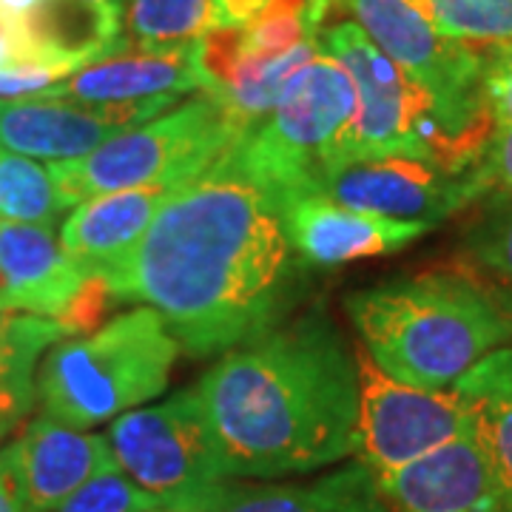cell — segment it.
Wrapping results in <instances>:
<instances>
[{
  "label": "cell",
  "mask_w": 512,
  "mask_h": 512,
  "mask_svg": "<svg viewBox=\"0 0 512 512\" xmlns=\"http://www.w3.org/2000/svg\"><path fill=\"white\" fill-rule=\"evenodd\" d=\"M66 339L55 319L0 308V441L29 416L37 396V362Z\"/></svg>",
  "instance_id": "obj_22"
},
{
  "label": "cell",
  "mask_w": 512,
  "mask_h": 512,
  "mask_svg": "<svg viewBox=\"0 0 512 512\" xmlns=\"http://www.w3.org/2000/svg\"><path fill=\"white\" fill-rule=\"evenodd\" d=\"M120 18L126 49L146 52L197 43L220 26L217 0H123Z\"/></svg>",
  "instance_id": "obj_23"
},
{
  "label": "cell",
  "mask_w": 512,
  "mask_h": 512,
  "mask_svg": "<svg viewBox=\"0 0 512 512\" xmlns=\"http://www.w3.org/2000/svg\"><path fill=\"white\" fill-rule=\"evenodd\" d=\"M211 512H393L373 473L348 461L308 484H231Z\"/></svg>",
  "instance_id": "obj_20"
},
{
  "label": "cell",
  "mask_w": 512,
  "mask_h": 512,
  "mask_svg": "<svg viewBox=\"0 0 512 512\" xmlns=\"http://www.w3.org/2000/svg\"><path fill=\"white\" fill-rule=\"evenodd\" d=\"M476 165L490 185V194L512 197V126H495L493 137Z\"/></svg>",
  "instance_id": "obj_29"
},
{
  "label": "cell",
  "mask_w": 512,
  "mask_h": 512,
  "mask_svg": "<svg viewBox=\"0 0 512 512\" xmlns=\"http://www.w3.org/2000/svg\"><path fill=\"white\" fill-rule=\"evenodd\" d=\"M439 35L467 46H510L512 0H407Z\"/></svg>",
  "instance_id": "obj_25"
},
{
  "label": "cell",
  "mask_w": 512,
  "mask_h": 512,
  "mask_svg": "<svg viewBox=\"0 0 512 512\" xmlns=\"http://www.w3.org/2000/svg\"><path fill=\"white\" fill-rule=\"evenodd\" d=\"M370 362L424 390L453 384L512 342V299L461 271H424L345 299Z\"/></svg>",
  "instance_id": "obj_3"
},
{
  "label": "cell",
  "mask_w": 512,
  "mask_h": 512,
  "mask_svg": "<svg viewBox=\"0 0 512 512\" xmlns=\"http://www.w3.org/2000/svg\"><path fill=\"white\" fill-rule=\"evenodd\" d=\"M171 188H128L80 202L60 245L86 279L109 282L126 265Z\"/></svg>",
  "instance_id": "obj_18"
},
{
  "label": "cell",
  "mask_w": 512,
  "mask_h": 512,
  "mask_svg": "<svg viewBox=\"0 0 512 512\" xmlns=\"http://www.w3.org/2000/svg\"><path fill=\"white\" fill-rule=\"evenodd\" d=\"M484 103L495 126H512V43L484 55Z\"/></svg>",
  "instance_id": "obj_28"
},
{
  "label": "cell",
  "mask_w": 512,
  "mask_h": 512,
  "mask_svg": "<svg viewBox=\"0 0 512 512\" xmlns=\"http://www.w3.org/2000/svg\"><path fill=\"white\" fill-rule=\"evenodd\" d=\"M316 43L319 52L333 57L356 86V114L345 140V160L410 157L430 163V94L419 89L353 20L319 29Z\"/></svg>",
  "instance_id": "obj_9"
},
{
  "label": "cell",
  "mask_w": 512,
  "mask_h": 512,
  "mask_svg": "<svg viewBox=\"0 0 512 512\" xmlns=\"http://www.w3.org/2000/svg\"><path fill=\"white\" fill-rule=\"evenodd\" d=\"M0 512H29L23 504V493H20L15 470H12L3 450H0Z\"/></svg>",
  "instance_id": "obj_31"
},
{
  "label": "cell",
  "mask_w": 512,
  "mask_h": 512,
  "mask_svg": "<svg viewBox=\"0 0 512 512\" xmlns=\"http://www.w3.org/2000/svg\"><path fill=\"white\" fill-rule=\"evenodd\" d=\"M353 114L356 86L350 74L319 52L293 74L274 109L239 134L231 151L248 177L282 205L313 194L322 174L345 160Z\"/></svg>",
  "instance_id": "obj_6"
},
{
  "label": "cell",
  "mask_w": 512,
  "mask_h": 512,
  "mask_svg": "<svg viewBox=\"0 0 512 512\" xmlns=\"http://www.w3.org/2000/svg\"><path fill=\"white\" fill-rule=\"evenodd\" d=\"M18 23L37 66L55 77L126 52L120 6L109 0H40Z\"/></svg>",
  "instance_id": "obj_19"
},
{
  "label": "cell",
  "mask_w": 512,
  "mask_h": 512,
  "mask_svg": "<svg viewBox=\"0 0 512 512\" xmlns=\"http://www.w3.org/2000/svg\"><path fill=\"white\" fill-rule=\"evenodd\" d=\"M276 208L299 262L311 268H339L353 259L396 254L433 231V225L424 222L359 214L319 194L291 197Z\"/></svg>",
  "instance_id": "obj_14"
},
{
  "label": "cell",
  "mask_w": 512,
  "mask_h": 512,
  "mask_svg": "<svg viewBox=\"0 0 512 512\" xmlns=\"http://www.w3.org/2000/svg\"><path fill=\"white\" fill-rule=\"evenodd\" d=\"M109 3H117V6H120V3H123V0H109Z\"/></svg>",
  "instance_id": "obj_33"
},
{
  "label": "cell",
  "mask_w": 512,
  "mask_h": 512,
  "mask_svg": "<svg viewBox=\"0 0 512 512\" xmlns=\"http://www.w3.org/2000/svg\"><path fill=\"white\" fill-rule=\"evenodd\" d=\"M69 205L46 165L0 151V222L55 228Z\"/></svg>",
  "instance_id": "obj_24"
},
{
  "label": "cell",
  "mask_w": 512,
  "mask_h": 512,
  "mask_svg": "<svg viewBox=\"0 0 512 512\" xmlns=\"http://www.w3.org/2000/svg\"><path fill=\"white\" fill-rule=\"evenodd\" d=\"M470 413L473 436L512 498V348L484 356L453 384Z\"/></svg>",
  "instance_id": "obj_21"
},
{
  "label": "cell",
  "mask_w": 512,
  "mask_h": 512,
  "mask_svg": "<svg viewBox=\"0 0 512 512\" xmlns=\"http://www.w3.org/2000/svg\"><path fill=\"white\" fill-rule=\"evenodd\" d=\"M464 234V251L512 291V197L487 194Z\"/></svg>",
  "instance_id": "obj_26"
},
{
  "label": "cell",
  "mask_w": 512,
  "mask_h": 512,
  "mask_svg": "<svg viewBox=\"0 0 512 512\" xmlns=\"http://www.w3.org/2000/svg\"><path fill=\"white\" fill-rule=\"evenodd\" d=\"M117 467L163 512H211L234 484L222 470L194 387L111 421Z\"/></svg>",
  "instance_id": "obj_8"
},
{
  "label": "cell",
  "mask_w": 512,
  "mask_h": 512,
  "mask_svg": "<svg viewBox=\"0 0 512 512\" xmlns=\"http://www.w3.org/2000/svg\"><path fill=\"white\" fill-rule=\"evenodd\" d=\"M86 276L77 271L55 228L0 222V308L60 322Z\"/></svg>",
  "instance_id": "obj_17"
},
{
  "label": "cell",
  "mask_w": 512,
  "mask_h": 512,
  "mask_svg": "<svg viewBox=\"0 0 512 512\" xmlns=\"http://www.w3.org/2000/svg\"><path fill=\"white\" fill-rule=\"evenodd\" d=\"M177 100L180 97H160L114 106H89L46 94L0 100V146L49 163L80 160L111 137L174 109Z\"/></svg>",
  "instance_id": "obj_12"
},
{
  "label": "cell",
  "mask_w": 512,
  "mask_h": 512,
  "mask_svg": "<svg viewBox=\"0 0 512 512\" xmlns=\"http://www.w3.org/2000/svg\"><path fill=\"white\" fill-rule=\"evenodd\" d=\"M313 194L359 214L424 222L436 228L467 205L484 200L490 185L478 165L464 174H453L424 160L376 157L333 165L322 174Z\"/></svg>",
  "instance_id": "obj_11"
},
{
  "label": "cell",
  "mask_w": 512,
  "mask_h": 512,
  "mask_svg": "<svg viewBox=\"0 0 512 512\" xmlns=\"http://www.w3.org/2000/svg\"><path fill=\"white\" fill-rule=\"evenodd\" d=\"M393 512H512V498L473 433L376 481Z\"/></svg>",
  "instance_id": "obj_13"
},
{
  "label": "cell",
  "mask_w": 512,
  "mask_h": 512,
  "mask_svg": "<svg viewBox=\"0 0 512 512\" xmlns=\"http://www.w3.org/2000/svg\"><path fill=\"white\" fill-rule=\"evenodd\" d=\"M191 92H211V77L202 69L200 60V40L165 52H117L77 69L43 94L89 106H114L183 97Z\"/></svg>",
  "instance_id": "obj_16"
},
{
  "label": "cell",
  "mask_w": 512,
  "mask_h": 512,
  "mask_svg": "<svg viewBox=\"0 0 512 512\" xmlns=\"http://www.w3.org/2000/svg\"><path fill=\"white\" fill-rule=\"evenodd\" d=\"M359 416L356 450L373 478L390 476L450 441L473 433L470 413L453 390H424L396 382L356 350Z\"/></svg>",
  "instance_id": "obj_10"
},
{
  "label": "cell",
  "mask_w": 512,
  "mask_h": 512,
  "mask_svg": "<svg viewBox=\"0 0 512 512\" xmlns=\"http://www.w3.org/2000/svg\"><path fill=\"white\" fill-rule=\"evenodd\" d=\"M299 268L276 202L228 148L165 194L106 288L160 313L188 356H214L282 322Z\"/></svg>",
  "instance_id": "obj_1"
},
{
  "label": "cell",
  "mask_w": 512,
  "mask_h": 512,
  "mask_svg": "<svg viewBox=\"0 0 512 512\" xmlns=\"http://www.w3.org/2000/svg\"><path fill=\"white\" fill-rule=\"evenodd\" d=\"M177 353V339L146 305L114 316L92 336L63 339L37 370L43 416L89 430L137 410L163 393Z\"/></svg>",
  "instance_id": "obj_5"
},
{
  "label": "cell",
  "mask_w": 512,
  "mask_h": 512,
  "mask_svg": "<svg viewBox=\"0 0 512 512\" xmlns=\"http://www.w3.org/2000/svg\"><path fill=\"white\" fill-rule=\"evenodd\" d=\"M40 0H0V15L6 18H23Z\"/></svg>",
  "instance_id": "obj_32"
},
{
  "label": "cell",
  "mask_w": 512,
  "mask_h": 512,
  "mask_svg": "<svg viewBox=\"0 0 512 512\" xmlns=\"http://www.w3.org/2000/svg\"><path fill=\"white\" fill-rule=\"evenodd\" d=\"M239 134L220 100L202 92L80 160L52 163L49 171L69 208L128 188H177L208 171Z\"/></svg>",
  "instance_id": "obj_7"
},
{
  "label": "cell",
  "mask_w": 512,
  "mask_h": 512,
  "mask_svg": "<svg viewBox=\"0 0 512 512\" xmlns=\"http://www.w3.org/2000/svg\"><path fill=\"white\" fill-rule=\"evenodd\" d=\"M330 6L345 9L384 55L430 94V163L453 174L476 168L495 131L481 86L484 55L476 46L439 35L407 0H330Z\"/></svg>",
  "instance_id": "obj_4"
},
{
  "label": "cell",
  "mask_w": 512,
  "mask_h": 512,
  "mask_svg": "<svg viewBox=\"0 0 512 512\" xmlns=\"http://www.w3.org/2000/svg\"><path fill=\"white\" fill-rule=\"evenodd\" d=\"M52 512H163V507L157 504V498L140 490L120 467H114L97 473Z\"/></svg>",
  "instance_id": "obj_27"
},
{
  "label": "cell",
  "mask_w": 512,
  "mask_h": 512,
  "mask_svg": "<svg viewBox=\"0 0 512 512\" xmlns=\"http://www.w3.org/2000/svg\"><path fill=\"white\" fill-rule=\"evenodd\" d=\"M197 393L231 481L319 473L356 450L359 365L325 313L228 350Z\"/></svg>",
  "instance_id": "obj_2"
},
{
  "label": "cell",
  "mask_w": 512,
  "mask_h": 512,
  "mask_svg": "<svg viewBox=\"0 0 512 512\" xmlns=\"http://www.w3.org/2000/svg\"><path fill=\"white\" fill-rule=\"evenodd\" d=\"M265 3L268 0H217V20H220L217 29H239V26H245Z\"/></svg>",
  "instance_id": "obj_30"
},
{
  "label": "cell",
  "mask_w": 512,
  "mask_h": 512,
  "mask_svg": "<svg viewBox=\"0 0 512 512\" xmlns=\"http://www.w3.org/2000/svg\"><path fill=\"white\" fill-rule=\"evenodd\" d=\"M3 453L29 512H52L97 473L117 467L109 436L83 433L46 416L29 421Z\"/></svg>",
  "instance_id": "obj_15"
}]
</instances>
